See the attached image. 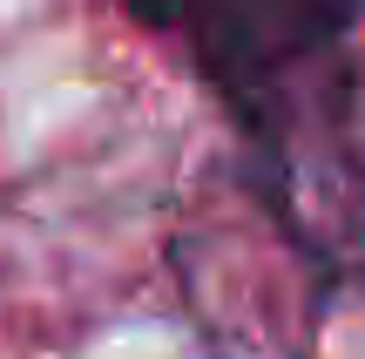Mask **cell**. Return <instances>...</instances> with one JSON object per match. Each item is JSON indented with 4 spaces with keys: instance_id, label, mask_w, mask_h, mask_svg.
Returning <instances> with one entry per match:
<instances>
[{
    "instance_id": "obj_1",
    "label": "cell",
    "mask_w": 365,
    "mask_h": 359,
    "mask_svg": "<svg viewBox=\"0 0 365 359\" xmlns=\"http://www.w3.org/2000/svg\"><path fill=\"white\" fill-rule=\"evenodd\" d=\"M223 95L298 244L365 271V0H129Z\"/></svg>"
}]
</instances>
